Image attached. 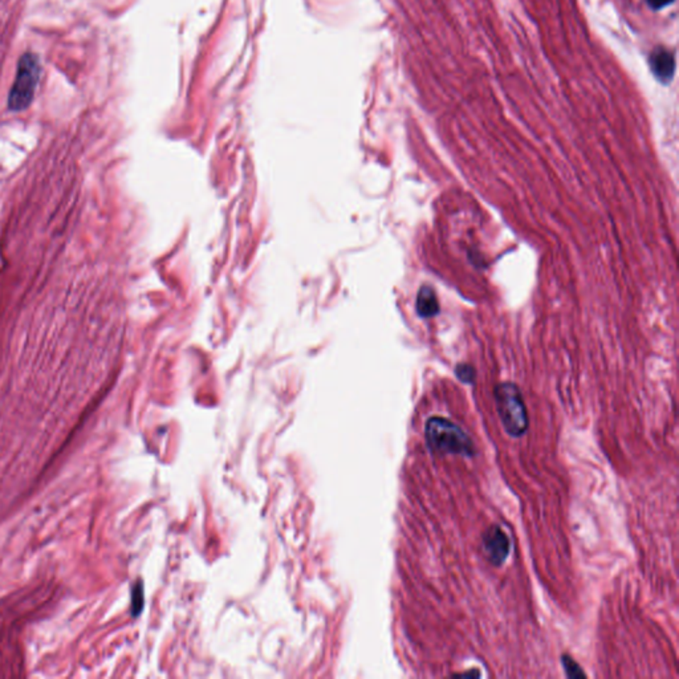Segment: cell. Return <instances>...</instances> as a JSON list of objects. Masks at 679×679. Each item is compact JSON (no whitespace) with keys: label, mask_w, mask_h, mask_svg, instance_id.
Wrapping results in <instances>:
<instances>
[{"label":"cell","mask_w":679,"mask_h":679,"mask_svg":"<svg viewBox=\"0 0 679 679\" xmlns=\"http://www.w3.org/2000/svg\"><path fill=\"white\" fill-rule=\"evenodd\" d=\"M493 397L506 433L512 438H520L528 430L527 408L520 389L512 382H503L495 387Z\"/></svg>","instance_id":"2"},{"label":"cell","mask_w":679,"mask_h":679,"mask_svg":"<svg viewBox=\"0 0 679 679\" xmlns=\"http://www.w3.org/2000/svg\"><path fill=\"white\" fill-rule=\"evenodd\" d=\"M510 539L499 525H491L483 535V549L493 566L502 565L510 554Z\"/></svg>","instance_id":"4"},{"label":"cell","mask_w":679,"mask_h":679,"mask_svg":"<svg viewBox=\"0 0 679 679\" xmlns=\"http://www.w3.org/2000/svg\"><path fill=\"white\" fill-rule=\"evenodd\" d=\"M651 72L662 84H670L675 74V57L666 48H656L649 59Z\"/></svg>","instance_id":"5"},{"label":"cell","mask_w":679,"mask_h":679,"mask_svg":"<svg viewBox=\"0 0 679 679\" xmlns=\"http://www.w3.org/2000/svg\"><path fill=\"white\" fill-rule=\"evenodd\" d=\"M425 437L428 449L438 454H454L463 457L475 455V447L467 433L442 417H433L425 428Z\"/></svg>","instance_id":"1"},{"label":"cell","mask_w":679,"mask_h":679,"mask_svg":"<svg viewBox=\"0 0 679 679\" xmlns=\"http://www.w3.org/2000/svg\"><path fill=\"white\" fill-rule=\"evenodd\" d=\"M646 3H648L649 7L653 8V10H662V8L668 7L671 3H674V0H646Z\"/></svg>","instance_id":"10"},{"label":"cell","mask_w":679,"mask_h":679,"mask_svg":"<svg viewBox=\"0 0 679 679\" xmlns=\"http://www.w3.org/2000/svg\"><path fill=\"white\" fill-rule=\"evenodd\" d=\"M457 376L460 377V381L466 384H472L475 380V370L470 365H460L455 370Z\"/></svg>","instance_id":"8"},{"label":"cell","mask_w":679,"mask_h":679,"mask_svg":"<svg viewBox=\"0 0 679 679\" xmlns=\"http://www.w3.org/2000/svg\"><path fill=\"white\" fill-rule=\"evenodd\" d=\"M561 663H563L565 673H566V675H568L569 678H586V673L581 670V668H580L569 656H563V657H561Z\"/></svg>","instance_id":"7"},{"label":"cell","mask_w":679,"mask_h":679,"mask_svg":"<svg viewBox=\"0 0 679 679\" xmlns=\"http://www.w3.org/2000/svg\"><path fill=\"white\" fill-rule=\"evenodd\" d=\"M458 675H462V677H481V673L474 670V671H469V673H464V674H455V677Z\"/></svg>","instance_id":"11"},{"label":"cell","mask_w":679,"mask_h":679,"mask_svg":"<svg viewBox=\"0 0 679 679\" xmlns=\"http://www.w3.org/2000/svg\"><path fill=\"white\" fill-rule=\"evenodd\" d=\"M142 609V588L137 586L133 592V615L137 616Z\"/></svg>","instance_id":"9"},{"label":"cell","mask_w":679,"mask_h":679,"mask_svg":"<svg viewBox=\"0 0 679 679\" xmlns=\"http://www.w3.org/2000/svg\"><path fill=\"white\" fill-rule=\"evenodd\" d=\"M417 312L421 317H433L439 312V303L434 290L428 285H423L419 290L417 296Z\"/></svg>","instance_id":"6"},{"label":"cell","mask_w":679,"mask_h":679,"mask_svg":"<svg viewBox=\"0 0 679 679\" xmlns=\"http://www.w3.org/2000/svg\"><path fill=\"white\" fill-rule=\"evenodd\" d=\"M42 65L35 53H24L19 59L15 81L8 96V108L12 112L27 109L33 100L40 81Z\"/></svg>","instance_id":"3"}]
</instances>
